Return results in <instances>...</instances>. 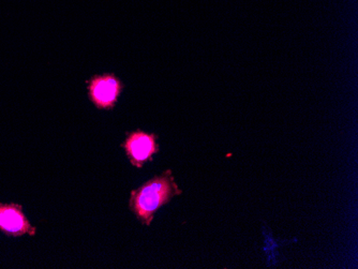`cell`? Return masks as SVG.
I'll return each instance as SVG.
<instances>
[{
  "label": "cell",
  "mask_w": 358,
  "mask_h": 269,
  "mask_svg": "<svg viewBox=\"0 0 358 269\" xmlns=\"http://www.w3.org/2000/svg\"><path fill=\"white\" fill-rule=\"evenodd\" d=\"M124 89V82L114 73L96 74L87 81L88 98L98 110L115 108Z\"/></svg>",
  "instance_id": "cell-2"
},
{
  "label": "cell",
  "mask_w": 358,
  "mask_h": 269,
  "mask_svg": "<svg viewBox=\"0 0 358 269\" xmlns=\"http://www.w3.org/2000/svg\"><path fill=\"white\" fill-rule=\"evenodd\" d=\"M182 194L172 170H168L132 190L129 208L144 226H150L156 212Z\"/></svg>",
  "instance_id": "cell-1"
},
{
  "label": "cell",
  "mask_w": 358,
  "mask_h": 269,
  "mask_svg": "<svg viewBox=\"0 0 358 269\" xmlns=\"http://www.w3.org/2000/svg\"><path fill=\"white\" fill-rule=\"evenodd\" d=\"M157 140L158 136L156 133H148L136 129L127 132L126 140L122 144V147L131 166L142 168L148 162H152L160 150Z\"/></svg>",
  "instance_id": "cell-3"
},
{
  "label": "cell",
  "mask_w": 358,
  "mask_h": 269,
  "mask_svg": "<svg viewBox=\"0 0 358 269\" xmlns=\"http://www.w3.org/2000/svg\"><path fill=\"white\" fill-rule=\"evenodd\" d=\"M0 232L7 236H35L37 228L32 226L20 204L0 203Z\"/></svg>",
  "instance_id": "cell-4"
}]
</instances>
